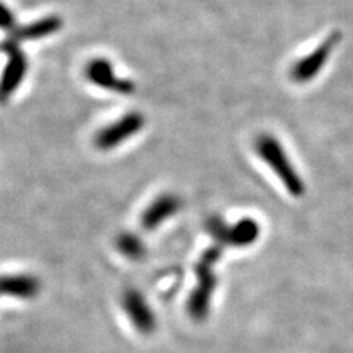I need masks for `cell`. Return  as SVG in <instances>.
<instances>
[{
    "label": "cell",
    "mask_w": 353,
    "mask_h": 353,
    "mask_svg": "<svg viewBox=\"0 0 353 353\" xmlns=\"http://www.w3.org/2000/svg\"><path fill=\"white\" fill-rule=\"evenodd\" d=\"M41 284L39 279L28 274L3 275L0 277V296L15 297V299L30 301L40 293Z\"/></svg>",
    "instance_id": "obj_9"
},
{
    "label": "cell",
    "mask_w": 353,
    "mask_h": 353,
    "mask_svg": "<svg viewBox=\"0 0 353 353\" xmlns=\"http://www.w3.org/2000/svg\"><path fill=\"white\" fill-rule=\"evenodd\" d=\"M255 149L259 158L279 176L287 192L294 197H301L305 193V183L287 157L279 139L271 134H262L256 139Z\"/></svg>",
    "instance_id": "obj_2"
},
{
    "label": "cell",
    "mask_w": 353,
    "mask_h": 353,
    "mask_svg": "<svg viewBox=\"0 0 353 353\" xmlns=\"http://www.w3.org/2000/svg\"><path fill=\"white\" fill-rule=\"evenodd\" d=\"M206 230L221 248H248L261 234V225L253 218H243L234 225H228L223 218L214 215L206 221Z\"/></svg>",
    "instance_id": "obj_3"
},
{
    "label": "cell",
    "mask_w": 353,
    "mask_h": 353,
    "mask_svg": "<svg viewBox=\"0 0 353 353\" xmlns=\"http://www.w3.org/2000/svg\"><path fill=\"white\" fill-rule=\"evenodd\" d=\"M117 249L131 261H140L146 255V245L134 233H123L117 237Z\"/></svg>",
    "instance_id": "obj_12"
},
{
    "label": "cell",
    "mask_w": 353,
    "mask_h": 353,
    "mask_svg": "<svg viewBox=\"0 0 353 353\" xmlns=\"http://www.w3.org/2000/svg\"><path fill=\"white\" fill-rule=\"evenodd\" d=\"M17 18L3 2H0V30L12 32L17 28Z\"/></svg>",
    "instance_id": "obj_13"
},
{
    "label": "cell",
    "mask_w": 353,
    "mask_h": 353,
    "mask_svg": "<svg viewBox=\"0 0 353 353\" xmlns=\"http://www.w3.org/2000/svg\"><path fill=\"white\" fill-rule=\"evenodd\" d=\"M223 255V248L215 245L203 252L202 258L199 259L196 267L197 285L192 292L189 302H187V311L196 323H202L209 315L211 301L216 287V275L214 272L215 263Z\"/></svg>",
    "instance_id": "obj_1"
},
{
    "label": "cell",
    "mask_w": 353,
    "mask_h": 353,
    "mask_svg": "<svg viewBox=\"0 0 353 353\" xmlns=\"http://www.w3.org/2000/svg\"><path fill=\"white\" fill-rule=\"evenodd\" d=\"M9 59L5 65V70L0 77V96L8 99L10 94L17 92V88L21 85L22 80L26 79L27 74V58L19 49L8 54Z\"/></svg>",
    "instance_id": "obj_10"
},
{
    "label": "cell",
    "mask_w": 353,
    "mask_h": 353,
    "mask_svg": "<svg viewBox=\"0 0 353 353\" xmlns=\"http://www.w3.org/2000/svg\"><path fill=\"white\" fill-rule=\"evenodd\" d=\"M62 28V19L59 17H46L39 21L30 22L24 27H17L12 32H9V37L14 39L17 43L21 41H32L49 37Z\"/></svg>",
    "instance_id": "obj_11"
},
{
    "label": "cell",
    "mask_w": 353,
    "mask_h": 353,
    "mask_svg": "<svg viewBox=\"0 0 353 353\" xmlns=\"http://www.w3.org/2000/svg\"><path fill=\"white\" fill-rule=\"evenodd\" d=\"M339 40H340V36L337 32H334V34H331L327 40H324L321 44H319L314 52L309 53L307 57L302 58L292 68V79L299 84L307 83L312 79H315V77L324 68V65L331 57V53H333Z\"/></svg>",
    "instance_id": "obj_5"
},
{
    "label": "cell",
    "mask_w": 353,
    "mask_h": 353,
    "mask_svg": "<svg viewBox=\"0 0 353 353\" xmlns=\"http://www.w3.org/2000/svg\"><path fill=\"white\" fill-rule=\"evenodd\" d=\"M181 199L172 193H165L148 206V209L141 215V227L152 231L157 230L162 223L174 216L181 209Z\"/></svg>",
    "instance_id": "obj_8"
},
{
    "label": "cell",
    "mask_w": 353,
    "mask_h": 353,
    "mask_svg": "<svg viewBox=\"0 0 353 353\" xmlns=\"http://www.w3.org/2000/svg\"><path fill=\"white\" fill-rule=\"evenodd\" d=\"M85 75L93 84L106 88L109 92L119 94H131L136 90L134 83L117 77L114 72V66L110 65L109 61L102 58L94 59L87 65Z\"/></svg>",
    "instance_id": "obj_7"
},
{
    "label": "cell",
    "mask_w": 353,
    "mask_h": 353,
    "mask_svg": "<svg viewBox=\"0 0 353 353\" xmlns=\"http://www.w3.org/2000/svg\"><path fill=\"white\" fill-rule=\"evenodd\" d=\"M145 127V117L139 112L125 114L123 118L115 121L97 132L94 137V145L101 150H110L123 143L127 139L136 136Z\"/></svg>",
    "instance_id": "obj_4"
},
{
    "label": "cell",
    "mask_w": 353,
    "mask_h": 353,
    "mask_svg": "<svg viewBox=\"0 0 353 353\" xmlns=\"http://www.w3.org/2000/svg\"><path fill=\"white\" fill-rule=\"evenodd\" d=\"M0 102H3V97L2 96H0Z\"/></svg>",
    "instance_id": "obj_14"
},
{
    "label": "cell",
    "mask_w": 353,
    "mask_h": 353,
    "mask_svg": "<svg viewBox=\"0 0 353 353\" xmlns=\"http://www.w3.org/2000/svg\"><path fill=\"white\" fill-rule=\"evenodd\" d=\"M123 307L140 334L149 336L157 330V315L139 290L128 289L123 294Z\"/></svg>",
    "instance_id": "obj_6"
}]
</instances>
